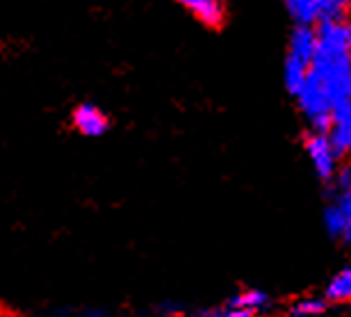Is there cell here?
<instances>
[{
	"label": "cell",
	"mask_w": 351,
	"mask_h": 317,
	"mask_svg": "<svg viewBox=\"0 0 351 317\" xmlns=\"http://www.w3.org/2000/svg\"><path fill=\"white\" fill-rule=\"evenodd\" d=\"M311 73L322 82L335 108L351 101V53L317 48Z\"/></svg>",
	"instance_id": "cell-1"
},
{
	"label": "cell",
	"mask_w": 351,
	"mask_h": 317,
	"mask_svg": "<svg viewBox=\"0 0 351 317\" xmlns=\"http://www.w3.org/2000/svg\"><path fill=\"white\" fill-rule=\"evenodd\" d=\"M285 7L297 25H319L349 19L351 0H285Z\"/></svg>",
	"instance_id": "cell-2"
},
{
	"label": "cell",
	"mask_w": 351,
	"mask_h": 317,
	"mask_svg": "<svg viewBox=\"0 0 351 317\" xmlns=\"http://www.w3.org/2000/svg\"><path fill=\"white\" fill-rule=\"evenodd\" d=\"M306 153L313 162L315 174H317L322 180H333L335 174L340 172V165H338L340 153L333 146L328 132L313 130L311 135L306 137Z\"/></svg>",
	"instance_id": "cell-3"
},
{
	"label": "cell",
	"mask_w": 351,
	"mask_h": 317,
	"mask_svg": "<svg viewBox=\"0 0 351 317\" xmlns=\"http://www.w3.org/2000/svg\"><path fill=\"white\" fill-rule=\"evenodd\" d=\"M319 48V37H317V27L315 25H297L290 37V53L292 58H297L306 64H313L315 55Z\"/></svg>",
	"instance_id": "cell-4"
},
{
	"label": "cell",
	"mask_w": 351,
	"mask_h": 317,
	"mask_svg": "<svg viewBox=\"0 0 351 317\" xmlns=\"http://www.w3.org/2000/svg\"><path fill=\"white\" fill-rule=\"evenodd\" d=\"M328 137H331V142L338 149L340 156L351 153V101L342 103L333 110V121H331V130H328Z\"/></svg>",
	"instance_id": "cell-5"
},
{
	"label": "cell",
	"mask_w": 351,
	"mask_h": 317,
	"mask_svg": "<svg viewBox=\"0 0 351 317\" xmlns=\"http://www.w3.org/2000/svg\"><path fill=\"white\" fill-rule=\"evenodd\" d=\"M73 126H75V130L87 137H101L103 132L108 130V117H105L96 105L82 103L73 112Z\"/></svg>",
	"instance_id": "cell-6"
},
{
	"label": "cell",
	"mask_w": 351,
	"mask_h": 317,
	"mask_svg": "<svg viewBox=\"0 0 351 317\" xmlns=\"http://www.w3.org/2000/svg\"><path fill=\"white\" fill-rule=\"evenodd\" d=\"M185 10L192 14L194 19H199L201 23L210 27H219L226 19V7L223 0H178Z\"/></svg>",
	"instance_id": "cell-7"
},
{
	"label": "cell",
	"mask_w": 351,
	"mask_h": 317,
	"mask_svg": "<svg viewBox=\"0 0 351 317\" xmlns=\"http://www.w3.org/2000/svg\"><path fill=\"white\" fill-rule=\"evenodd\" d=\"M308 73H311V64H306V62L287 55L285 67H283V82H285V89L290 91L292 96H297L301 87L306 84Z\"/></svg>",
	"instance_id": "cell-8"
},
{
	"label": "cell",
	"mask_w": 351,
	"mask_h": 317,
	"mask_svg": "<svg viewBox=\"0 0 351 317\" xmlns=\"http://www.w3.org/2000/svg\"><path fill=\"white\" fill-rule=\"evenodd\" d=\"M328 301H351V267L340 270L326 285Z\"/></svg>",
	"instance_id": "cell-9"
},
{
	"label": "cell",
	"mask_w": 351,
	"mask_h": 317,
	"mask_svg": "<svg viewBox=\"0 0 351 317\" xmlns=\"http://www.w3.org/2000/svg\"><path fill=\"white\" fill-rule=\"evenodd\" d=\"M326 313V301L319 297H304L290 308L292 317H322Z\"/></svg>",
	"instance_id": "cell-10"
},
{
	"label": "cell",
	"mask_w": 351,
	"mask_h": 317,
	"mask_svg": "<svg viewBox=\"0 0 351 317\" xmlns=\"http://www.w3.org/2000/svg\"><path fill=\"white\" fill-rule=\"evenodd\" d=\"M230 301L237 306L251 308V311H256V313H263L265 308L269 306V297H267V292L263 290H247V292L237 294V297H233Z\"/></svg>",
	"instance_id": "cell-11"
},
{
	"label": "cell",
	"mask_w": 351,
	"mask_h": 317,
	"mask_svg": "<svg viewBox=\"0 0 351 317\" xmlns=\"http://www.w3.org/2000/svg\"><path fill=\"white\" fill-rule=\"evenodd\" d=\"M199 317H256V311H251V308L237 306V304H233V301H228L226 306L213 308V311L201 313Z\"/></svg>",
	"instance_id": "cell-12"
},
{
	"label": "cell",
	"mask_w": 351,
	"mask_h": 317,
	"mask_svg": "<svg viewBox=\"0 0 351 317\" xmlns=\"http://www.w3.org/2000/svg\"><path fill=\"white\" fill-rule=\"evenodd\" d=\"M333 206L340 210L342 217L349 224V233H351V187H335V201ZM351 242V237H349Z\"/></svg>",
	"instance_id": "cell-13"
},
{
	"label": "cell",
	"mask_w": 351,
	"mask_h": 317,
	"mask_svg": "<svg viewBox=\"0 0 351 317\" xmlns=\"http://www.w3.org/2000/svg\"><path fill=\"white\" fill-rule=\"evenodd\" d=\"M82 317H110V313L105 308H91V311H85Z\"/></svg>",
	"instance_id": "cell-14"
}]
</instances>
